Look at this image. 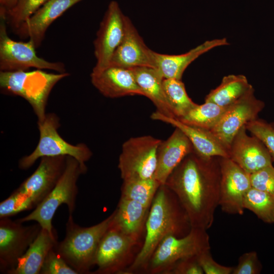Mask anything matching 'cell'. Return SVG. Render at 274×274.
Segmentation results:
<instances>
[{"mask_svg": "<svg viewBox=\"0 0 274 274\" xmlns=\"http://www.w3.org/2000/svg\"><path fill=\"white\" fill-rule=\"evenodd\" d=\"M220 157H203L194 150L175 168L164 185L177 196L192 227L210 228L219 205Z\"/></svg>", "mask_w": 274, "mask_h": 274, "instance_id": "obj_1", "label": "cell"}, {"mask_svg": "<svg viewBox=\"0 0 274 274\" xmlns=\"http://www.w3.org/2000/svg\"><path fill=\"white\" fill-rule=\"evenodd\" d=\"M191 228L187 215L177 196L164 184L161 185L150 208L142 246L133 262L122 274L142 273L164 238L169 235L184 236Z\"/></svg>", "mask_w": 274, "mask_h": 274, "instance_id": "obj_2", "label": "cell"}, {"mask_svg": "<svg viewBox=\"0 0 274 274\" xmlns=\"http://www.w3.org/2000/svg\"><path fill=\"white\" fill-rule=\"evenodd\" d=\"M112 214L100 223L82 227L74 222L69 215L64 239L54 249L79 274L88 273L94 265V258L99 242L108 229Z\"/></svg>", "mask_w": 274, "mask_h": 274, "instance_id": "obj_3", "label": "cell"}, {"mask_svg": "<svg viewBox=\"0 0 274 274\" xmlns=\"http://www.w3.org/2000/svg\"><path fill=\"white\" fill-rule=\"evenodd\" d=\"M68 76L67 72L52 73L39 69L32 71H1L0 87L3 93L25 99L37 116L38 122H41L46 115V108L52 89L60 80Z\"/></svg>", "mask_w": 274, "mask_h": 274, "instance_id": "obj_4", "label": "cell"}, {"mask_svg": "<svg viewBox=\"0 0 274 274\" xmlns=\"http://www.w3.org/2000/svg\"><path fill=\"white\" fill-rule=\"evenodd\" d=\"M86 164L81 163L73 157L67 156L65 170L58 183L49 194L28 215L16 220L24 223L36 221L42 228L55 234L52 221L57 209L62 204L67 206L69 215L76 208L78 193L77 181L86 173Z\"/></svg>", "mask_w": 274, "mask_h": 274, "instance_id": "obj_5", "label": "cell"}, {"mask_svg": "<svg viewBox=\"0 0 274 274\" xmlns=\"http://www.w3.org/2000/svg\"><path fill=\"white\" fill-rule=\"evenodd\" d=\"M38 125L40 133L38 144L30 154L19 160L18 167L20 169L30 168L43 157L71 156L83 164L91 158L92 152L87 145L71 144L60 135L57 130L60 125V120L56 114L47 113L43 121L38 122Z\"/></svg>", "mask_w": 274, "mask_h": 274, "instance_id": "obj_6", "label": "cell"}, {"mask_svg": "<svg viewBox=\"0 0 274 274\" xmlns=\"http://www.w3.org/2000/svg\"><path fill=\"white\" fill-rule=\"evenodd\" d=\"M209 239L207 230L198 227H192L188 234L181 237L166 236L155 250L142 273L165 274L177 261L211 249Z\"/></svg>", "mask_w": 274, "mask_h": 274, "instance_id": "obj_7", "label": "cell"}, {"mask_svg": "<svg viewBox=\"0 0 274 274\" xmlns=\"http://www.w3.org/2000/svg\"><path fill=\"white\" fill-rule=\"evenodd\" d=\"M162 140L151 135L132 137L122 145L118 168L123 181L155 178Z\"/></svg>", "mask_w": 274, "mask_h": 274, "instance_id": "obj_8", "label": "cell"}, {"mask_svg": "<svg viewBox=\"0 0 274 274\" xmlns=\"http://www.w3.org/2000/svg\"><path fill=\"white\" fill-rule=\"evenodd\" d=\"M142 245L110 225L98 244L94 262L97 268L93 273L122 274L133 262Z\"/></svg>", "mask_w": 274, "mask_h": 274, "instance_id": "obj_9", "label": "cell"}, {"mask_svg": "<svg viewBox=\"0 0 274 274\" xmlns=\"http://www.w3.org/2000/svg\"><path fill=\"white\" fill-rule=\"evenodd\" d=\"M0 71H27L33 67L66 73L62 62H50L39 57L33 43L13 40L8 36L5 19L0 17Z\"/></svg>", "mask_w": 274, "mask_h": 274, "instance_id": "obj_10", "label": "cell"}, {"mask_svg": "<svg viewBox=\"0 0 274 274\" xmlns=\"http://www.w3.org/2000/svg\"><path fill=\"white\" fill-rule=\"evenodd\" d=\"M42 227L36 224L25 226L9 218L0 220L1 272L9 274L17 266L40 232Z\"/></svg>", "mask_w": 274, "mask_h": 274, "instance_id": "obj_11", "label": "cell"}, {"mask_svg": "<svg viewBox=\"0 0 274 274\" xmlns=\"http://www.w3.org/2000/svg\"><path fill=\"white\" fill-rule=\"evenodd\" d=\"M125 17L117 2L111 1L93 42L96 63L92 72H100L110 65L112 56L123 38Z\"/></svg>", "mask_w": 274, "mask_h": 274, "instance_id": "obj_12", "label": "cell"}, {"mask_svg": "<svg viewBox=\"0 0 274 274\" xmlns=\"http://www.w3.org/2000/svg\"><path fill=\"white\" fill-rule=\"evenodd\" d=\"M221 179L219 205L222 212L242 215L244 200L252 187L250 174L229 157H220Z\"/></svg>", "mask_w": 274, "mask_h": 274, "instance_id": "obj_13", "label": "cell"}, {"mask_svg": "<svg viewBox=\"0 0 274 274\" xmlns=\"http://www.w3.org/2000/svg\"><path fill=\"white\" fill-rule=\"evenodd\" d=\"M264 105L262 101L255 97L253 89L230 105L218 123L210 131L228 151L239 129L256 119Z\"/></svg>", "mask_w": 274, "mask_h": 274, "instance_id": "obj_14", "label": "cell"}, {"mask_svg": "<svg viewBox=\"0 0 274 274\" xmlns=\"http://www.w3.org/2000/svg\"><path fill=\"white\" fill-rule=\"evenodd\" d=\"M66 156L42 157L35 171L16 190L28 196L36 207L49 194L62 175Z\"/></svg>", "mask_w": 274, "mask_h": 274, "instance_id": "obj_15", "label": "cell"}, {"mask_svg": "<svg viewBox=\"0 0 274 274\" xmlns=\"http://www.w3.org/2000/svg\"><path fill=\"white\" fill-rule=\"evenodd\" d=\"M246 125L235 135L228 150L229 158L250 174L272 165L271 156L256 137L246 133Z\"/></svg>", "mask_w": 274, "mask_h": 274, "instance_id": "obj_16", "label": "cell"}, {"mask_svg": "<svg viewBox=\"0 0 274 274\" xmlns=\"http://www.w3.org/2000/svg\"><path fill=\"white\" fill-rule=\"evenodd\" d=\"M124 33L115 50L110 65L126 68L150 66L155 68L154 51L144 43L129 18L125 17Z\"/></svg>", "mask_w": 274, "mask_h": 274, "instance_id": "obj_17", "label": "cell"}, {"mask_svg": "<svg viewBox=\"0 0 274 274\" xmlns=\"http://www.w3.org/2000/svg\"><path fill=\"white\" fill-rule=\"evenodd\" d=\"M90 78L92 84L105 97L145 96L131 68L110 65L100 72H91Z\"/></svg>", "mask_w": 274, "mask_h": 274, "instance_id": "obj_18", "label": "cell"}, {"mask_svg": "<svg viewBox=\"0 0 274 274\" xmlns=\"http://www.w3.org/2000/svg\"><path fill=\"white\" fill-rule=\"evenodd\" d=\"M81 1L48 0L14 31L21 38H28L37 48L42 44L50 25Z\"/></svg>", "mask_w": 274, "mask_h": 274, "instance_id": "obj_19", "label": "cell"}, {"mask_svg": "<svg viewBox=\"0 0 274 274\" xmlns=\"http://www.w3.org/2000/svg\"><path fill=\"white\" fill-rule=\"evenodd\" d=\"M165 140L162 141L157 152L155 178L164 185L170 174L183 159L193 150L187 136L178 128Z\"/></svg>", "mask_w": 274, "mask_h": 274, "instance_id": "obj_20", "label": "cell"}, {"mask_svg": "<svg viewBox=\"0 0 274 274\" xmlns=\"http://www.w3.org/2000/svg\"><path fill=\"white\" fill-rule=\"evenodd\" d=\"M149 210L135 201L120 197L112 213L110 226L143 244Z\"/></svg>", "mask_w": 274, "mask_h": 274, "instance_id": "obj_21", "label": "cell"}, {"mask_svg": "<svg viewBox=\"0 0 274 274\" xmlns=\"http://www.w3.org/2000/svg\"><path fill=\"white\" fill-rule=\"evenodd\" d=\"M227 45L228 43L226 38L216 39L207 41L181 54L169 55L154 51L155 68L164 79L181 80L188 66L199 56L215 47Z\"/></svg>", "mask_w": 274, "mask_h": 274, "instance_id": "obj_22", "label": "cell"}, {"mask_svg": "<svg viewBox=\"0 0 274 274\" xmlns=\"http://www.w3.org/2000/svg\"><path fill=\"white\" fill-rule=\"evenodd\" d=\"M151 118L180 129L189 139L195 152L200 156L229 157L228 151L210 130L188 125L177 118L166 116L157 111L152 113Z\"/></svg>", "mask_w": 274, "mask_h": 274, "instance_id": "obj_23", "label": "cell"}, {"mask_svg": "<svg viewBox=\"0 0 274 274\" xmlns=\"http://www.w3.org/2000/svg\"><path fill=\"white\" fill-rule=\"evenodd\" d=\"M136 82L145 94L157 109V111L166 116L175 118L164 94L163 77L156 68L139 66L130 68Z\"/></svg>", "mask_w": 274, "mask_h": 274, "instance_id": "obj_24", "label": "cell"}, {"mask_svg": "<svg viewBox=\"0 0 274 274\" xmlns=\"http://www.w3.org/2000/svg\"><path fill=\"white\" fill-rule=\"evenodd\" d=\"M57 243L55 234L42 228L16 268L9 274H40L47 255Z\"/></svg>", "mask_w": 274, "mask_h": 274, "instance_id": "obj_25", "label": "cell"}, {"mask_svg": "<svg viewBox=\"0 0 274 274\" xmlns=\"http://www.w3.org/2000/svg\"><path fill=\"white\" fill-rule=\"evenodd\" d=\"M253 89L244 75H229L224 76L220 84L206 96L205 101L228 107Z\"/></svg>", "mask_w": 274, "mask_h": 274, "instance_id": "obj_26", "label": "cell"}, {"mask_svg": "<svg viewBox=\"0 0 274 274\" xmlns=\"http://www.w3.org/2000/svg\"><path fill=\"white\" fill-rule=\"evenodd\" d=\"M228 107L205 101L201 105L197 104L185 116L178 119L188 125L211 130L221 119Z\"/></svg>", "mask_w": 274, "mask_h": 274, "instance_id": "obj_27", "label": "cell"}, {"mask_svg": "<svg viewBox=\"0 0 274 274\" xmlns=\"http://www.w3.org/2000/svg\"><path fill=\"white\" fill-rule=\"evenodd\" d=\"M163 87L166 100L175 118L180 119L196 106L188 96L181 80L164 79Z\"/></svg>", "mask_w": 274, "mask_h": 274, "instance_id": "obj_28", "label": "cell"}, {"mask_svg": "<svg viewBox=\"0 0 274 274\" xmlns=\"http://www.w3.org/2000/svg\"><path fill=\"white\" fill-rule=\"evenodd\" d=\"M161 184L155 178L123 181L121 197L150 208Z\"/></svg>", "mask_w": 274, "mask_h": 274, "instance_id": "obj_29", "label": "cell"}, {"mask_svg": "<svg viewBox=\"0 0 274 274\" xmlns=\"http://www.w3.org/2000/svg\"><path fill=\"white\" fill-rule=\"evenodd\" d=\"M244 207L267 223H274V196L251 187L244 197Z\"/></svg>", "mask_w": 274, "mask_h": 274, "instance_id": "obj_30", "label": "cell"}, {"mask_svg": "<svg viewBox=\"0 0 274 274\" xmlns=\"http://www.w3.org/2000/svg\"><path fill=\"white\" fill-rule=\"evenodd\" d=\"M48 0H18L14 7L3 17L14 30L31 16Z\"/></svg>", "mask_w": 274, "mask_h": 274, "instance_id": "obj_31", "label": "cell"}, {"mask_svg": "<svg viewBox=\"0 0 274 274\" xmlns=\"http://www.w3.org/2000/svg\"><path fill=\"white\" fill-rule=\"evenodd\" d=\"M33 208L36 205L28 196L15 190L1 202L0 218H9Z\"/></svg>", "mask_w": 274, "mask_h": 274, "instance_id": "obj_32", "label": "cell"}, {"mask_svg": "<svg viewBox=\"0 0 274 274\" xmlns=\"http://www.w3.org/2000/svg\"><path fill=\"white\" fill-rule=\"evenodd\" d=\"M246 128L263 144L274 161V128L270 125L256 119L247 123Z\"/></svg>", "mask_w": 274, "mask_h": 274, "instance_id": "obj_33", "label": "cell"}, {"mask_svg": "<svg viewBox=\"0 0 274 274\" xmlns=\"http://www.w3.org/2000/svg\"><path fill=\"white\" fill-rule=\"evenodd\" d=\"M40 274H78L55 251L54 247L47 255Z\"/></svg>", "mask_w": 274, "mask_h": 274, "instance_id": "obj_34", "label": "cell"}, {"mask_svg": "<svg viewBox=\"0 0 274 274\" xmlns=\"http://www.w3.org/2000/svg\"><path fill=\"white\" fill-rule=\"evenodd\" d=\"M252 187L274 196V166L272 164L250 174Z\"/></svg>", "mask_w": 274, "mask_h": 274, "instance_id": "obj_35", "label": "cell"}, {"mask_svg": "<svg viewBox=\"0 0 274 274\" xmlns=\"http://www.w3.org/2000/svg\"><path fill=\"white\" fill-rule=\"evenodd\" d=\"M261 266L255 251L242 254L238 258L237 265L233 267L232 274H257L260 273Z\"/></svg>", "mask_w": 274, "mask_h": 274, "instance_id": "obj_36", "label": "cell"}, {"mask_svg": "<svg viewBox=\"0 0 274 274\" xmlns=\"http://www.w3.org/2000/svg\"><path fill=\"white\" fill-rule=\"evenodd\" d=\"M197 258L204 273L232 274L233 267L224 266L216 262L213 258L211 249L202 251L197 255Z\"/></svg>", "mask_w": 274, "mask_h": 274, "instance_id": "obj_37", "label": "cell"}, {"mask_svg": "<svg viewBox=\"0 0 274 274\" xmlns=\"http://www.w3.org/2000/svg\"><path fill=\"white\" fill-rule=\"evenodd\" d=\"M197 256L181 259L175 263L165 274H203Z\"/></svg>", "mask_w": 274, "mask_h": 274, "instance_id": "obj_38", "label": "cell"}, {"mask_svg": "<svg viewBox=\"0 0 274 274\" xmlns=\"http://www.w3.org/2000/svg\"><path fill=\"white\" fill-rule=\"evenodd\" d=\"M18 0H0V16H3L12 9Z\"/></svg>", "mask_w": 274, "mask_h": 274, "instance_id": "obj_39", "label": "cell"}]
</instances>
